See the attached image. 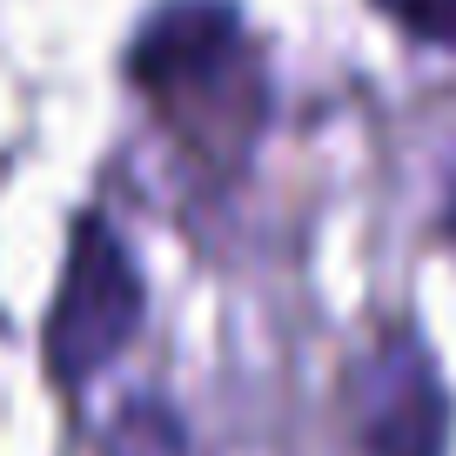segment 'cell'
Masks as SVG:
<instances>
[{"instance_id": "1", "label": "cell", "mask_w": 456, "mask_h": 456, "mask_svg": "<svg viewBox=\"0 0 456 456\" xmlns=\"http://www.w3.org/2000/svg\"><path fill=\"white\" fill-rule=\"evenodd\" d=\"M134 309H142V289H134L128 256L114 248L108 228H81V235H74L68 282H61L54 329H47L54 370H61V376H94L101 362L128 342Z\"/></svg>"}, {"instance_id": "3", "label": "cell", "mask_w": 456, "mask_h": 456, "mask_svg": "<svg viewBox=\"0 0 456 456\" xmlns=\"http://www.w3.org/2000/svg\"><path fill=\"white\" fill-rule=\"evenodd\" d=\"M443 450V403L429 396H403L389 410V429H383V456H436Z\"/></svg>"}, {"instance_id": "4", "label": "cell", "mask_w": 456, "mask_h": 456, "mask_svg": "<svg viewBox=\"0 0 456 456\" xmlns=\"http://www.w3.org/2000/svg\"><path fill=\"white\" fill-rule=\"evenodd\" d=\"M403 34L416 41H436V47H456V0H376Z\"/></svg>"}, {"instance_id": "2", "label": "cell", "mask_w": 456, "mask_h": 456, "mask_svg": "<svg viewBox=\"0 0 456 456\" xmlns=\"http://www.w3.org/2000/svg\"><path fill=\"white\" fill-rule=\"evenodd\" d=\"M235 61H242V34L228 7H168L134 47V81L161 108H182V101H208L222 74H235Z\"/></svg>"}]
</instances>
